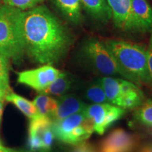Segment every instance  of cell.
Masks as SVG:
<instances>
[{
	"label": "cell",
	"mask_w": 152,
	"mask_h": 152,
	"mask_svg": "<svg viewBox=\"0 0 152 152\" xmlns=\"http://www.w3.org/2000/svg\"><path fill=\"white\" fill-rule=\"evenodd\" d=\"M22 30L25 52L44 65L58 63L72 43L67 28L44 6L23 11Z\"/></svg>",
	"instance_id": "obj_1"
},
{
	"label": "cell",
	"mask_w": 152,
	"mask_h": 152,
	"mask_svg": "<svg viewBox=\"0 0 152 152\" xmlns=\"http://www.w3.org/2000/svg\"><path fill=\"white\" fill-rule=\"evenodd\" d=\"M104 44L126 75L128 80L138 86L151 84L147 48L144 45L123 40H108Z\"/></svg>",
	"instance_id": "obj_2"
},
{
	"label": "cell",
	"mask_w": 152,
	"mask_h": 152,
	"mask_svg": "<svg viewBox=\"0 0 152 152\" xmlns=\"http://www.w3.org/2000/svg\"><path fill=\"white\" fill-rule=\"evenodd\" d=\"M23 11L7 5L0 7V54L18 64L25 54L22 30Z\"/></svg>",
	"instance_id": "obj_3"
},
{
	"label": "cell",
	"mask_w": 152,
	"mask_h": 152,
	"mask_svg": "<svg viewBox=\"0 0 152 152\" xmlns=\"http://www.w3.org/2000/svg\"><path fill=\"white\" fill-rule=\"evenodd\" d=\"M83 52L95 71L108 77L120 76L128 80L126 75L104 43L97 39H90L83 46Z\"/></svg>",
	"instance_id": "obj_4"
},
{
	"label": "cell",
	"mask_w": 152,
	"mask_h": 152,
	"mask_svg": "<svg viewBox=\"0 0 152 152\" xmlns=\"http://www.w3.org/2000/svg\"><path fill=\"white\" fill-rule=\"evenodd\" d=\"M85 113L94 122V132L102 135L111 125L121 118L125 110L109 103L93 104L87 105Z\"/></svg>",
	"instance_id": "obj_5"
},
{
	"label": "cell",
	"mask_w": 152,
	"mask_h": 152,
	"mask_svg": "<svg viewBox=\"0 0 152 152\" xmlns=\"http://www.w3.org/2000/svg\"><path fill=\"white\" fill-rule=\"evenodd\" d=\"M60 71L52 65H44L35 69L18 73V83L27 85L41 93L59 75Z\"/></svg>",
	"instance_id": "obj_6"
},
{
	"label": "cell",
	"mask_w": 152,
	"mask_h": 152,
	"mask_svg": "<svg viewBox=\"0 0 152 152\" xmlns=\"http://www.w3.org/2000/svg\"><path fill=\"white\" fill-rule=\"evenodd\" d=\"M135 137L123 129L112 131L102 141L100 152H131L136 146Z\"/></svg>",
	"instance_id": "obj_7"
},
{
	"label": "cell",
	"mask_w": 152,
	"mask_h": 152,
	"mask_svg": "<svg viewBox=\"0 0 152 152\" xmlns=\"http://www.w3.org/2000/svg\"><path fill=\"white\" fill-rule=\"evenodd\" d=\"M115 26L123 30L133 31L132 0H106Z\"/></svg>",
	"instance_id": "obj_8"
},
{
	"label": "cell",
	"mask_w": 152,
	"mask_h": 152,
	"mask_svg": "<svg viewBox=\"0 0 152 152\" xmlns=\"http://www.w3.org/2000/svg\"><path fill=\"white\" fill-rule=\"evenodd\" d=\"M133 31L152 33V7L147 0H132Z\"/></svg>",
	"instance_id": "obj_9"
},
{
	"label": "cell",
	"mask_w": 152,
	"mask_h": 152,
	"mask_svg": "<svg viewBox=\"0 0 152 152\" xmlns=\"http://www.w3.org/2000/svg\"><path fill=\"white\" fill-rule=\"evenodd\" d=\"M58 106L56 111L50 118L52 122L61 121L73 114L84 111L87 105L75 94H66L58 96Z\"/></svg>",
	"instance_id": "obj_10"
},
{
	"label": "cell",
	"mask_w": 152,
	"mask_h": 152,
	"mask_svg": "<svg viewBox=\"0 0 152 152\" xmlns=\"http://www.w3.org/2000/svg\"><path fill=\"white\" fill-rule=\"evenodd\" d=\"M86 117V113L84 111L73 114L61 121L53 122L52 130L55 137L61 142L66 143L70 133L75 127L78 126Z\"/></svg>",
	"instance_id": "obj_11"
},
{
	"label": "cell",
	"mask_w": 152,
	"mask_h": 152,
	"mask_svg": "<svg viewBox=\"0 0 152 152\" xmlns=\"http://www.w3.org/2000/svg\"><path fill=\"white\" fill-rule=\"evenodd\" d=\"M75 87L73 76L66 72H60L58 77L40 94L61 96L68 94Z\"/></svg>",
	"instance_id": "obj_12"
},
{
	"label": "cell",
	"mask_w": 152,
	"mask_h": 152,
	"mask_svg": "<svg viewBox=\"0 0 152 152\" xmlns=\"http://www.w3.org/2000/svg\"><path fill=\"white\" fill-rule=\"evenodd\" d=\"M81 5L92 16L101 21H107L111 18V12L106 0H80Z\"/></svg>",
	"instance_id": "obj_13"
},
{
	"label": "cell",
	"mask_w": 152,
	"mask_h": 152,
	"mask_svg": "<svg viewBox=\"0 0 152 152\" xmlns=\"http://www.w3.org/2000/svg\"><path fill=\"white\" fill-rule=\"evenodd\" d=\"M58 9L70 21L79 23L82 20L80 0H53Z\"/></svg>",
	"instance_id": "obj_14"
},
{
	"label": "cell",
	"mask_w": 152,
	"mask_h": 152,
	"mask_svg": "<svg viewBox=\"0 0 152 152\" xmlns=\"http://www.w3.org/2000/svg\"><path fill=\"white\" fill-rule=\"evenodd\" d=\"M123 78H117L113 77H103L99 79L103 87L109 103L117 106L121 95L122 94L121 85Z\"/></svg>",
	"instance_id": "obj_15"
},
{
	"label": "cell",
	"mask_w": 152,
	"mask_h": 152,
	"mask_svg": "<svg viewBox=\"0 0 152 152\" xmlns=\"http://www.w3.org/2000/svg\"><path fill=\"white\" fill-rule=\"evenodd\" d=\"M144 94L137 85L123 93L120 97L117 106L126 109H137L142 105L144 101Z\"/></svg>",
	"instance_id": "obj_16"
},
{
	"label": "cell",
	"mask_w": 152,
	"mask_h": 152,
	"mask_svg": "<svg viewBox=\"0 0 152 152\" xmlns=\"http://www.w3.org/2000/svg\"><path fill=\"white\" fill-rule=\"evenodd\" d=\"M5 99L14 104L30 120L40 116L33 102H30L20 95L11 92L6 95Z\"/></svg>",
	"instance_id": "obj_17"
},
{
	"label": "cell",
	"mask_w": 152,
	"mask_h": 152,
	"mask_svg": "<svg viewBox=\"0 0 152 152\" xmlns=\"http://www.w3.org/2000/svg\"><path fill=\"white\" fill-rule=\"evenodd\" d=\"M33 104L37 108L39 115L49 117V118L52 116L58 106L57 99L43 94L36 96Z\"/></svg>",
	"instance_id": "obj_18"
},
{
	"label": "cell",
	"mask_w": 152,
	"mask_h": 152,
	"mask_svg": "<svg viewBox=\"0 0 152 152\" xmlns=\"http://www.w3.org/2000/svg\"><path fill=\"white\" fill-rule=\"evenodd\" d=\"M134 121L143 126L152 128V99L143 102L133 113Z\"/></svg>",
	"instance_id": "obj_19"
},
{
	"label": "cell",
	"mask_w": 152,
	"mask_h": 152,
	"mask_svg": "<svg viewBox=\"0 0 152 152\" xmlns=\"http://www.w3.org/2000/svg\"><path fill=\"white\" fill-rule=\"evenodd\" d=\"M85 97L93 104L109 103L100 81H93L85 90Z\"/></svg>",
	"instance_id": "obj_20"
},
{
	"label": "cell",
	"mask_w": 152,
	"mask_h": 152,
	"mask_svg": "<svg viewBox=\"0 0 152 152\" xmlns=\"http://www.w3.org/2000/svg\"><path fill=\"white\" fill-rule=\"evenodd\" d=\"M4 4L20 11H27L37 7L42 0H3Z\"/></svg>",
	"instance_id": "obj_21"
},
{
	"label": "cell",
	"mask_w": 152,
	"mask_h": 152,
	"mask_svg": "<svg viewBox=\"0 0 152 152\" xmlns=\"http://www.w3.org/2000/svg\"><path fill=\"white\" fill-rule=\"evenodd\" d=\"M55 137L54 132L52 130V126L47 129L41 135L42 141L43 144V148L45 152H49L52 148L54 139Z\"/></svg>",
	"instance_id": "obj_22"
},
{
	"label": "cell",
	"mask_w": 152,
	"mask_h": 152,
	"mask_svg": "<svg viewBox=\"0 0 152 152\" xmlns=\"http://www.w3.org/2000/svg\"><path fill=\"white\" fill-rule=\"evenodd\" d=\"M9 58L0 54V77L9 79Z\"/></svg>",
	"instance_id": "obj_23"
},
{
	"label": "cell",
	"mask_w": 152,
	"mask_h": 152,
	"mask_svg": "<svg viewBox=\"0 0 152 152\" xmlns=\"http://www.w3.org/2000/svg\"><path fill=\"white\" fill-rule=\"evenodd\" d=\"M147 52L148 69H149V73L150 77H151V81L152 84V33H151V36H150L149 38V42L148 47L147 48Z\"/></svg>",
	"instance_id": "obj_24"
},
{
	"label": "cell",
	"mask_w": 152,
	"mask_h": 152,
	"mask_svg": "<svg viewBox=\"0 0 152 152\" xmlns=\"http://www.w3.org/2000/svg\"><path fill=\"white\" fill-rule=\"evenodd\" d=\"M72 152H96V151L90 144L83 142V143L77 144V147Z\"/></svg>",
	"instance_id": "obj_25"
},
{
	"label": "cell",
	"mask_w": 152,
	"mask_h": 152,
	"mask_svg": "<svg viewBox=\"0 0 152 152\" xmlns=\"http://www.w3.org/2000/svg\"><path fill=\"white\" fill-rule=\"evenodd\" d=\"M0 88L4 89V90L7 91L8 92H11L10 87H9V79L0 77Z\"/></svg>",
	"instance_id": "obj_26"
},
{
	"label": "cell",
	"mask_w": 152,
	"mask_h": 152,
	"mask_svg": "<svg viewBox=\"0 0 152 152\" xmlns=\"http://www.w3.org/2000/svg\"><path fill=\"white\" fill-rule=\"evenodd\" d=\"M137 152H152V142L144 144Z\"/></svg>",
	"instance_id": "obj_27"
},
{
	"label": "cell",
	"mask_w": 152,
	"mask_h": 152,
	"mask_svg": "<svg viewBox=\"0 0 152 152\" xmlns=\"http://www.w3.org/2000/svg\"><path fill=\"white\" fill-rule=\"evenodd\" d=\"M0 152H25L20 150H16L14 149H10V148H7L1 147H0Z\"/></svg>",
	"instance_id": "obj_28"
},
{
	"label": "cell",
	"mask_w": 152,
	"mask_h": 152,
	"mask_svg": "<svg viewBox=\"0 0 152 152\" xmlns=\"http://www.w3.org/2000/svg\"><path fill=\"white\" fill-rule=\"evenodd\" d=\"M4 108V99H0V123H1V116H2Z\"/></svg>",
	"instance_id": "obj_29"
},
{
	"label": "cell",
	"mask_w": 152,
	"mask_h": 152,
	"mask_svg": "<svg viewBox=\"0 0 152 152\" xmlns=\"http://www.w3.org/2000/svg\"><path fill=\"white\" fill-rule=\"evenodd\" d=\"M9 92H7V91L4 90V89L0 88V99H5L6 95H7V94H9Z\"/></svg>",
	"instance_id": "obj_30"
},
{
	"label": "cell",
	"mask_w": 152,
	"mask_h": 152,
	"mask_svg": "<svg viewBox=\"0 0 152 152\" xmlns=\"http://www.w3.org/2000/svg\"><path fill=\"white\" fill-rule=\"evenodd\" d=\"M3 147V146L1 145V142H0V147Z\"/></svg>",
	"instance_id": "obj_31"
}]
</instances>
